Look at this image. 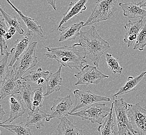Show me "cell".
Segmentation results:
<instances>
[{"instance_id":"1","label":"cell","mask_w":146,"mask_h":135,"mask_svg":"<svg viewBox=\"0 0 146 135\" xmlns=\"http://www.w3.org/2000/svg\"><path fill=\"white\" fill-rule=\"evenodd\" d=\"M44 53L47 58L54 59L64 67L80 70L85 63H87L83 49L80 44L76 43L72 46L64 45L62 47H46Z\"/></svg>"},{"instance_id":"2","label":"cell","mask_w":146,"mask_h":135,"mask_svg":"<svg viewBox=\"0 0 146 135\" xmlns=\"http://www.w3.org/2000/svg\"><path fill=\"white\" fill-rule=\"evenodd\" d=\"M79 43L83 49L85 58L91 60L96 67L101 57L110 48V44L98 33L95 26L86 31H80Z\"/></svg>"},{"instance_id":"3","label":"cell","mask_w":146,"mask_h":135,"mask_svg":"<svg viewBox=\"0 0 146 135\" xmlns=\"http://www.w3.org/2000/svg\"><path fill=\"white\" fill-rule=\"evenodd\" d=\"M117 0H99L95 4L92 14L83 26H90L110 19L117 11Z\"/></svg>"},{"instance_id":"4","label":"cell","mask_w":146,"mask_h":135,"mask_svg":"<svg viewBox=\"0 0 146 135\" xmlns=\"http://www.w3.org/2000/svg\"><path fill=\"white\" fill-rule=\"evenodd\" d=\"M37 45L36 42H33L30 43L26 51L19 57L12 67L18 79H21L24 74L38 64V60L36 55Z\"/></svg>"},{"instance_id":"5","label":"cell","mask_w":146,"mask_h":135,"mask_svg":"<svg viewBox=\"0 0 146 135\" xmlns=\"http://www.w3.org/2000/svg\"><path fill=\"white\" fill-rule=\"evenodd\" d=\"M111 108L102 103H96L80 111L70 113L69 115L77 116L82 120H90L92 123L102 125V120L110 113Z\"/></svg>"},{"instance_id":"6","label":"cell","mask_w":146,"mask_h":135,"mask_svg":"<svg viewBox=\"0 0 146 135\" xmlns=\"http://www.w3.org/2000/svg\"><path fill=\"white\" fill-rule=\"evenodd\" d=\"M113 103L119 135H127L129 132L134 133L127 114L128 103L123 98L115 99L114 98Z\"/></svg>"},{"instance_id":"7","label":"cell","mask_w":146,"mask_h":135,"mask_svg":"<svg viewBox=\"0 0 146 135\" xmlns=\"http://www.w3.org/2000/svg\"><path fill=\"white\" fill-rule=\"evenodd\" d=\"M127 114L135 134L146 135V109L139 103L127 104Z\"/></svg>"},{"instance_id":"8","label":"cell","mask_w":146,"mask_h":135,"mask_svg":"<svg viewBox=\"0 0 146 135\" xmlns=\"http://www.w3.org/2000/svg\"><path fill=\"white\" fill-rule=\"evenodd\" d=\"M74 76L78 79L75 84L76 86L98 84L102 79L109 77L99 70L96 66L89 65L83 66Z\"/></svg>"},{"instance_id":"9","label":"cell","mask_w":146,"mask_h":135,"mask_svg":"<svg viewBox=\"0 0 146 135\" xmlns=\"http://www.w3.org/2000/svg\"><path fill=\"white\" fill-rule=\"evenodd\" d=\"M73 94L76 98L75 103L70 113L76 112L79 109L85 108L96 103L102 101H111L110 98L98 95L90 90L87 91H82L76 89L73 91Z\"/></svg>"},{"instance_id":"10","label":"cell","mask_w":146,"mask_h":135,"mask_svg":"<svg viewBox=\"0 0 146 135\" xmlns=\"http://www.w3.org/2000/svg\"><path fill=\"white\" fill-rule=\"evenodd\" d=\"M72 106L73 102L70 95L54 100L53 106L50 108V114L46 120L49 122L54 118H57L61 120L62 118L69 115Z\"/></svg>"},{"instance_id":"11","label":"cell","mask_w":146,"mask_h":135,"mask_svg":"<svg viewBox=\"0 0 146 135\" xmlns=\"http://www.w3.org/2000/svg\"><path fill=\"white\" fill-rule=\"evenodd\" d=\"M23 82L17 78L13 70L9 71L0 88V99H4L7 96L19 94Z\"/></svg>"},{"instance_id":"12","label":"cell","mask_w":146,"mask_h":135,"mask_svg":"<svg viewBox=\"0 0 146 135\" xmlns=\"http://www.w3.org/2000/svg\"><path fill=\"white\" fill-rule=\"evenodd\" d=\"M34 34L32 31H28L26 35L16 41L15 46L12 48L10 52L11 55H12V59L9 62V67H13L19 57L28 48Z\"/></svg>"},{"instance_id":"13","label":"cell","mask_w":146,"mask_h":135,"mask_svg":"<svg viewBox=\"0 0 146 135\" xmlns=\"http://www.w3.org/2000/svg\"><path fill=\"white\" fill-rule=\"evenodd\" d=\"M9 103L10 106L9 117L7 120L1 123V124H4L6 122L12 123L18 118L23 116L26 112L21 96L15 95H11L9 97Z\"/></svg>"},{"instance_id":"14","label":"cell","mask_w":146,"mask_h":135,"mask_svg":"<svg viewBox=\"0 0 146 135\" xmlns=\"http://www.w3.org/2000/svg\"><path fill=\"white\" fill-rule=\"evenodd\" d=\"M143 19L134 22L129 21L124 26L125 34L123 41L127 44L128 48L131 46L136 40L138 35L143 28Z\"/></svg>"},{"instance_id":"15","label":"cell","mask_w":146,"mask_h":135,"mask_svg":"<svg viewBox=\"0 0 146 135\" xmlns=\"http://www.w3.org/2000/svg\"><path fill=\"white\" fill-rule=\"evenodd\" d=\"M88 2V0H80L70 2L67 11L64 14L62 21L59 22L57 29L62 27V25L66 23L70 19L82 14L87 9L85 4Z\"/></svg>"},{"instance_id":"16","label":"cell","mask_w":146,"mask_h":135,"mask_svg":"<svg viewBox=\"0 0 146 135\" xmlns=\"http://www.w3.org/2000/svg\"><path fill=\"white\" fill-rule=\"evenodd\" d=\"M84 24V22L81 21L68 26L60 27L58 29L61 32L59 42H62L75 40L76 37L80 35V30L82 27H83Z\"/></svg>"},{"instance_id":"17","label":"cell","mask_w":146,"mask_h":135,"mask_svg":"<svg viewBox=\"0 0 146 135\" xmlns=\"http://www.w3.org/2000/svg\"><path fill=\"white\" fill-rule=\"evenodd\" d=\"M119 6L123 11V15L129 18H141L146 17V11L138 5V3H120Z\"/></svg>"},{"instance_id":"18","label":"cell","mask_w":146,"mask_h":135,"mask_svg":"<svg viewBox=\"0 0 146 135\" xmlns=\"http://www.w3.org/2000/svg\"><path fill=\"white\" fill-rule=\"evenodd\" d=\"M7 2L12 6V8L14 9L16 12L18 14L22 19L25 24H26L28 28V31H32V32L34 33L35 34H36L40 36H41V38H45L44 31L38 21H36L35 19H33L32 18L25 16L21 11H19L17 7H16L9 0L7 1Z\"/></svg>"},{"instance_id":"19","label":"cell","mask_w":146,"mask_h":135,"mask_svg":"<svg viewBox=\"0 0 146 135\" xmlns=\"http://www.w3.org/2000/svg\"><path fill=\"white\" fill-rule=\"evenodd\" d=\"M50 115L41 110L39 108H36L28 113L27 120L26 125L35 127L36 129H41L44 127V122Z\"/></svg>"},{"instance_id":"20","label":"cell","mask_w":146,"mask_h":135,"mask_svg":"<svg viewBox=\"0 0 146 135\" xmlns=\"http://www.w3.org/2000/svg\"><path fill=\"white\" fill-rule=\"evenodd\" d=\"M62 67L60 66L58 70L55 73H50L47 77L46 82L47 84L46 91L44 94L45 96H48L55 91H59L61 88L62 78L61 76Z\"/></svg>"},{"instance_id":"21","label":"cell","mask_w":146,"mask_h":135,"mask_svg":"<svg viewBox=\"0 0 146 135\" xmlns=\"http://www.w3.org/2000/svg\"><path fill=\"white\" fill-rule=\"evenodd\" d=\"M145 76H146V71L143 72L135 77L129 76L125 84L120 88L117 93L114 95L113 97H117L121 95L129 94V93L135 91L137 88V85Z\"/></svg>"},{"instance_id":"22","label":"cell","mask_w":146,"mask_h":135,"mask_svg":"<svg viewBox=\"0 0 146 135\" xmlns=\"http://www.w3.org/2000/svg\"><path fill=\"white\" fill-rule=\"evenodd\" d=\"M57 130L58 135H84L82 129L76 126L67 117L60 120Z\"/></svg>"},{"instance_id":"23","label":"cell","mask_w":146,"mask_h":135,"mask_svg":"<svg viewBox=\"0 0 146 135\" xmlns=\"http://www.w3.org/2000/svg\"><path fill=\"white\" fill-rule=\"evenodd\" d=\"M49 75V71H44L41 68H40L36 70L30 71L28 75L22 77L21 79L25 81L33 83L35 84L40 85L44 84Z\"/></svg>"},{"instance_id":"24","label":"cell","mask_w":146,"mask_h":135,"mask_svg":"<svg viewBox=\"0 0 146 135\" xmlns=\"http://www.w3.org/2000/svg\"><path fill=\"white\" fill-rule=\"evenodd\" d=\"M113 103H112L110 113L106 118L104 123L102 125H100L97 129L99 135H113V134L114 130L113 127L115 123L113 120Z\"/></svg>"},{"instance_id":"25","label":"cell","mask_w":146,"mask_h":135,"mask_svg":"<svg viewBox=\"0 0 146 135\" xmlns=\"http://www.w3.org/2000/svg\"><path fill=\"white\" fill-rule=\"evenodd\" d=\"M0 127L8 130L15 135H33L29 127L27 126L23 122L18 124L4 125L0 124Z\"/></svg>"},{"instance_id":"26","label":"cell","mask_w":146,"mask_h":135,"mask_svg":"<svg viewBox=\"0 0 146 135\" xmlns=\"http://www.w3.org/2000/svg\"><path fill=\"white\" fill-rule=\"evenodd\" d=\"M21 97L23 101L26 103L28 108L32 111V101L33 97V91L31 85L26 83L23 82L21 88Z\"/></svg>"},{"instance_id":"27","label":"cell","mask_w":146,"mask_h":135,"mask_svg":"<svg viewBox=\"0 0 146 135\" xmlns=\"http://www.w3.org/2000/svg\"><path fill=\"white\" fill-rule=\"evenodd\" d=\"M0 12L1 13L2 15H3L6 21V23L8 25L9 27L13 26L15 28V29L16 30V32L18 34L21 35L23 34L25 31L23 29L22 24L19 21H18L17 18L16 17H12L9 14H7L1 6H0Z\"/></svg>"},{"instance_id":"28","label":"cell","mask_w":146,"mask_h":135,"mask_svg":"<svg viewBox=\"0 0 146 135\" xmlns=\"http://www.w3.org/2000/svg\"><path fill=\"white\" fill-rule=\"evenodd\" d=\"M106 60L108 64V66L111 72L114 74L122 73L123 68L120 65L119 60L114 58L111 54L106 53L105 54Z\"/></svg>"},{"instance_id":"29","label":"cell","mask_w":146,"mask_h":135,"mask_svg":"<svg viewBox=\"0 0 146 135\" xmlns=\"http://www.w3.org/2000/svg\"><path fill=\"white\" fill-rule=\"evenodd\" d=\"M11 53L6 51L4 56V58L0 60V88L3 81L5 79L7 75L9 72V65L8 64V60Z\"/></svg>"},{"instance_id":"30","label":"cell","mask_w":146,"mask_h":135,"mask_svg":"<svg viewBox=\"0 0 146 135\" xmlns=\"http://www.w3.org/2000/svg\"><path fill=\"white\" fill-rule=\"evenodd\" d=\"M43 89L42 87L36 88L33 91V97L32 101V110L43 107L44 99Z\"/></svg>"},{"instance_id":"31","label":"cell","mask_w":146,"mask_h":135,"mask_svg":"<svg viewBox=\"0 0 146 135\" xmlns=\"http://www.w3.org/2000/svg\"><path fill=\"white\" fill-rule=\"evenodd\" d=\"M146 47V22L141 30L136 40L133 49L134 50L143 51Z\"/></svg>"},{"instance_id":"32","label":"cell","mask_w":146,"mask_h":135,"mask_svg":"<svg viewBox=\"0 0 146 135\" xmlns=\"http://www.w3.org/2000/svg\"><path fill=\"white\" fill-rule=\"evenodd\" d=\"M9 28L7 26L6 21L2 15H0V33L3 36L8 32Z\"/></svg>"},{"instance_id":"33","label":"cell","mask_w":146,"mask_h":135,"mask_svg":"<svg viewBox=\"0 0 146 135\" xmlns=\"http://www.w3.org/2000/svg\"><path fill=\"white\" fill-rule=\"evenodd\" d=\"M8 48L7 45L6 43L5 39L2 35H1L0 33V49L1 52V55L4 56L5 54L6 53L7 50Z\"/></svg>"},{"instance_id":"34","label":"cell","mask_w":146,"mask_h":135,"mask_svg":"<svg viewBox=\"0 0 146 135\" xmlns=\"http://www.w3.org/2000/svg\"><path fill=\"white\" fill-rule=\"evenodd\" d=\"M5 114V112L4 111L3 107L0 105V123L1 120L3 119L4 115Z\"/></svg>"},{"instance_id":"35","label":"cell","mask_w":146,"mask_h":135,"mask_svg":"<svg viewBox=\"0 0 146 135\" xmlns=\"http://www.w3.org/2000/svg\"><path fill=\"white\" fill-rule=\"evenodd\" d=\"M47 3H48L51 6L53 7V9L54 10H56V1L54 0V1H49V0H47Z\"/></svg>"},{"instance_id":"36","label":"cell","mask_w":146,"mask_h":135,"mask_svg":"<svg viewBox=\"0 0 146 135\" xmlns=\"http://www.w3.org/2000/svg\"><path fill=\"white\" fill-rule=\"evenodd\" d=\"M8 32L9 33L11 34H12L13 36L17 32H16V30L15 29V28H14L13 26H11V27H9Z\"/></svg>"},{"instance_id":"37","label":"cell","mask_w":146,"mask_h":135,"mask_svg":"<svg viewBox=\"0 0 146 135\" xmlns=\"http://www.w3.org/2000/svg\"><path fill=\"white\" fill-rule=\"evenodd\" d=\"M138 5L140 6V7H146V0H143L138 3Z\"/></svg>"},{"instance_id":"38","label":"cell","mask_w":146,"mask_h":135,"mask_svg":"<svg viewBox=\"0 0 146 135\" xmlns=\"http://www.w3.org/2000/svg\"><path fill=\"white\" fill-rule=\"evenodd\" d=\"M12 36H13V35H12V34H11L7 32L6 33V34L4 35V38L5 39V40H10L11 38H12Z\"/></svg>"},{"instance_id":"39","label":"cell","mask_w":146,"mask_h":135,"mask_svg":"<svg viewBox=\"0 0 146 135\" xmlns=\"http://www.w3.org/2000/svg\"><path fill=\"white\" fill-rule=\"evenodd\" d=\"M128 134H129V135H136V134H135V133H133V132H128Z\"/></svg>"},{"instance_id":"40","label":"cell","mask_w":146,"mask_h":135,"mask_svg":"<svg viewBox=\"0 0 146 135\" xmlns=\"http://www.w3.org/2000/svg\"><path fill=\"white\" fill-rule=\"evenodd\" d=\"M113 135H119V134H118L117 132L114 130V132H113Z\"/></svg>"},{"instance_id":"41","label":"cell","mask_w":146,"mask_h":135,"mask_svg":"<svg viewBox=\"0 0 146 135\" xmlns=\"http://www.w3.org/2000/svg\"><path fill=\"white\" fill-rule=\"evenodd\" d=\"M1 131L0 130V135H1Z\"/></svg>"}]
</instances>
